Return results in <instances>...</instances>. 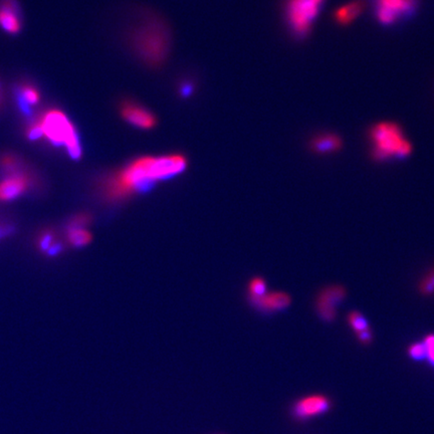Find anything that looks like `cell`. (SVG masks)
Segmentation results:
<instances>
[{"mask_svg":"<svg viewBox=\"0 0 434 434\" xmlns=\"http://www.w3.org/2000/svg\"><path fill=\"white\" fill-rule=\"evenodd\" d=\"M16 96L19 110L26 116L33 115V106L38 105L40 101V91L30 84L18 86L16 89Z\"/></svg>","mask_w":434,"mask_h":434,"instance_id":"14","label":"cell"},{"mask_svg":"<svg viewBox=\"0 0 434 434\" xmlns=\"http://www.w3.org/2000/svg\"><path fill=\"white\" fill-rule=\"evenodd\" d=\"M33 185V177L23 167L6 173L0 181V201L9 202L19 199Z\"/></svg>","mask_w":434,"mask_h":434,"instance_id":"9","label":"cell"},{"mask_svg":"<svg viewBox=\"0 0 434 434\" xmlns=\"http://www.w3.org/2000/svg\"><path fill=\"white\" fill-rule=\"evenodd\" d=\"M121 115L130 125L139 129H151L156 123L155 117L150 111L136 103L123 104L121 106Z\"/></svg>","mask_w":434,"mask_h":434,"instance_id":"10","label":"cell"},{"mask_svg":"<svg viewBox=\"0 0 434 434\" xmlns=\"http://www.w3.org/2000/svg\"><path fill=\"white\" fill-rule=\"evenodd\" d=\"M255 307L265 313L279 312L286 310L291 304V298L284 291H269L259 298L250 300Z\"/></svg>","mask_w":434,"mask_h":434,"instance_id":"12","label":"cell"},{"mask_svg":"<svg viewBox=\"0 0 434 434\" xmlns=\"http://www.w3.org/2000/svg\"><path fill=\"white\" fill-rule=\"evenodd\" d=\"M371 155L374 160H401L411 154L412 145L405 136L404 130L396 123L380 122L374 125L369 133Z\"/></svg>","mask_w":434,"mask_h":434,"instance_id":"2","label":"cell"},{"mask_svg":"<svg viewBox=\"0 0 434 434\" xmlns=\"http://www.w3.org/2000/svg\"><path fill=\"white\" fill-rule=\"evenodd\" d=\"M407 356L409 357L410 360L414 362H425L426 349L423 342H414L410 344L407 348Z\"/></svg>","mask_w":434,"mask_h":434,"instance_id":"21","label":"cell"},{"mask_svg":"<svg viewBox=\"0 0 434 434\" xmlns=\"http://www.w3.org/2000/svg\"><path fill=\"white\" fill-rule=\"evenodd\" d=\"M418 291L422 296H431L434 295V267L429 269L418 283Z\"/></svg>","mask_w":434,"mask_h":434,"instance_id":"19","label":"cell"},{"mask_svg":"<svg viewBox=\"0 0 434 434\" xmlns=\"http://www.w3.org/2000/svg\"><path fill=\"white\" fill-rule=\"evenodd\" d=\"M364 2L354 0L344 6H340L334 13V18L340 26H348L355 21L364 11Z\"/></svg>","mask_w":434,"mask_h":434,"instance_id":"16","label":"cell"},{"mask_svg":"<svg viewBox=\"0 0 434 434\" xmlns=\"http://www.w3.org/2000/svg\"><path fill=\"white\" fill-rule=\"evenodd\" d=\"M346 295V289L340 284H333L320 291L316 300V310L321 320L333 322L336 319L337 308Z\"/></svg>","mask_w":434,"mask_h":434,"instance_id":"8","label":"cell"},{"mask_svg":"<svg viewBox=\"0 0 434 434\" xmlns=\"http://www.w3.org/2000/svg\"><path fill=\"white\" fill-rule=\"evenodd\" d=\"M21 6L18 0H0V28L9 35H16L21 30Z\"/></svg>","mask_w":434,"mask_h":434,"instance_id":"11","label":"cell"},{"mask_svg":"<svg viewBox=\"0 0 434 434\" xmlns=\"http://www.w3.org/2000/svg\"><path fill=\"white\" fill-rule=\"evenodd\" d=\"M422 342L426 349L425 362H428V365L434 369V333L426 335Z\"/></svg>","mask_w":434,"mask_h":434,"instance_id":"22","label":"cell"},{"mask_svg":"<svg viewBox=\"0 0 434 434\" xmlns=\"http://www.w3.org/2000/svg\"><path fill=\"white\" fill-rule=\"evenodd\" d=\"M2 99V90H1V84H0V102H1Z\"/></svg>","mask_w":434,"mask_h":434,"instance_id":"24","label":"cell"},{"mask_svg":"<svg viewBox=\"0 0 434 434\" xmlns=\"http://www.w3.org/2000/svg\"><path fill=\"white\" fill-rule=\"evenodd\" d=\"M347 322L352 331L355 333L357 340L363 346L372 343L373 332L367 318L358 311H352L347 316Z\"/></svg>","mask_w":434,"mask_h":434,"instance_id":"13","label":"cell"},{"mask_svg":"<svg viewBox=\"0 0 434 434\" xmlns=\"http://www.w3.org/2000/svg\"><path fill=\"white\" fill-rule=\"evenodd\" d=\"M26 137L33 142L43 138V133L40 120L33 121L30 123V126L26 130Z\"/></svg>","mask_w":434,"mask_h":434,"instance_id":"23","label":"cell"},{"mask_svg":"<svg viewBox=\"0 0 434 434\" xmlns=\"http://www.w3.org/2000/svg\"><path fill=\"white\" fill-rule=\"evenodd\" d=\"M88 226H72L67 224V240L74 247H82L89 245L91 240V235Z\"/></svg>","mask_w":434,"mask_h":434,"instance_id":"17","label":"cell"},{"mask_svg":"<svg viewBox=\"0 0 434 434\" xmlns=\"http://www.w3.org/2000/svg\"><path fill=\"white\" fill-rule=\"evenodd\" d=\"M134 47L145 62L151 65L160 64L167 55L168 33L161 23L147 21L135 31Z\"/></svg>","mask_w":434,"mask_h":434,"instance_id":"4","label":"cell"},{"mask_svg":"<svg viewBox=\"0 0 434 434\" xmlns=\"http://www.w3.org/2000/svg\"><path fill=\"white\" fill-rule=\"evenodd\" d=\"M417 0H374L375 18L382 26H394L416 13Z\"/></svg>","mask_w":434,"mask_h":434,"instance_id":"6","label":"cell"},{"mask_svg":"<svg viewBox=\"0 0 434 434\" xmlns=\"http://www.w3.org/2000/svg\"><path fill=\"white\" fill-rule=\"evenodd\" d=\"M248 298L250 300L259 298L267 291V282L262 277H255L248 283Z\"/></svg>","mask_w":434,"mask_h":434,"instance_id":"20","label":"cell"},{"mask_svg":"<svg viewBox=\"0 0 434 434\" xmlns=\"http://www.w3.org/2000/svg\"><path fill=\"white\" fill-rule=\"evenodd\" d=\"M326 0H286L284 19L291 35L305 38L320 16Z\"/></svg>","mask_w":434,"mask_h":434,"instance_id":"5","label":"cell"},{"mask_svg":"<svg viewBox=\"0 0 434 434\" xmlns=\"http://www.w3.org/2000/svg\"><path fill=\"white\" fill-rule=\"evenodd\" d=\"M332 407V399L328 395L313 393L294 401L289 407V414L294 421L306 422L325 416Z\"/></svg>","mask_w":434,"mask_h":434,"instance_id":"7","label":"cell"},{"mask_svg":"<svg viewBox=\"0 0 434 434\" xmlns=\"http://www.w3.org/2000/svg\"><path fill=\"white\" fill-rule=\"evenodd\" d=\"M57 243V235H55L54 231L48 230V229L42 231L40 235H38V240H36V245H38V250L45 255Z\"/></svg>","mask_w":434,"mask_h":434,"instance_id":"18","label":"cell"},{"mask_svg":"<svg viewBox=\"0 0 434 434\" xmlns=\"http://www.w3.org/2000/svg\"><path fill=\"white\" fill-rule=\"evenodd\" d=\"M343 146V142L337 135L332 133H323L318 135L311 142V148L315 153L326 155V154L336 153Z\"/></svg>","mask_w":434,"mask_h":434,"instance_id":"15","label":"cell"},{"mask_svg":"<svg viewBox=\"0 0 434 434\" xmlns=\"http://www.w3.org/2000/svg\"><path fill=\"white\" fill-rule=\"evenodd\" d=\"M43 137L55 147L66 149L72 159H79L82 155L81 140L74 124L64 112L50 110L40 118Z\"/></svg>","mask_w":434,"mask_h":434,"instance_id":"3","label":"cell"},{"mask_svg":"<svg viewBox=\"0 0 434 434\" xmlns=\"http://www.w3.org/2000/svg\"><path fill=\"white\" fill-rule=\"evenodd\" d=\"M187 164L181 154L140 157L105 178L100 185L101 195L106 201H121L158 181L180 174Z\"/></svg>","mask_w":434,"mask_h":434,"instance_id":"1","label":"cell"}]
</instances>
